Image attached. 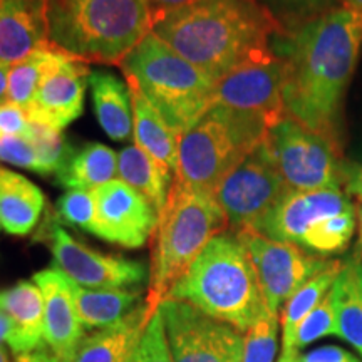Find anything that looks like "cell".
<instances>
[{
	"instance_id": "1",
	"label": "cell",
	"mask_w": 362,
	"mask_h": 362,
	"mask_svg": "<svg viewBox=\"0 0 362 362\" xmlns=\"http://www.w3.org/2000/svg\"><path fill=\"white\" fill-rule=\"evenodd\" d=\"M272 47L285 61L287 116L339 143L344 96L362 54V12L337 7L275 35Z\"/></svg>"
},
{
	"instance_id": "2",
	"label": "cell",
	"mask_w": 362,
	"mask_h": 362,
	"mask_svg": "<svg viewBox=\"0 0 362 362\" xmlns=\"http://www.w3.org/2000/svg\"><path fill=\"white\" fill-rule=\"evenodd\" d=\"M153 34L218 81L285 33L260 0H193L153 16Z\"/></svg>"
},
{
	"instance_id": "3",
	"label": "cell",
	"mask_w": 362,
	"mask_h": 362,
	"mask_svg": "<svg viewBox=\"0 0 362 362\" xmlns=\"http://www.w3.org/2000/svg\"><path fill=\"white\" fill-rule=\"evenodd\" d=\"M168 298L188 302L242 332L269 312L250 253L233 230L210 240Z\"/></svg>"
},
{
	"instance_id": "4",
	"label": "cell",
	"mask_w": 362,
	"mask_h": 362,
	"mask_svg": "<svg viewBox=\"0 0 362 362\" xmlns=\"http://www.w3.org/2000/svg\"><path fill=\"white\" fill-rule=\"evenodd\" d=\"M230 228L214 193L188 187L175 176L151 235V270L144 304L155 315L211 238Z\"/></svg>"
},
{
	"instance_id": "5",
	"label": "cell",
	"mask_w": 362,
	"mask_h": 362,
	"mask_svg": "<svg viewBox=\"0 0 362 362\" xmlns=\"http://www.w3.org/2000/svg\"><path fill=\"white\" fill-rule=\"evenodd\" d=\"M49 37L71 57L119 67L153 29L146 0H47Z\"/></svg>"
},
{
	"instance_id": "6",
	"label": "cell",
	"mask_w": 362,
	"mask_h": 362,
	"mask_svg": "<svg viewBox=\"0 0 362 362\" xmlns=\"http://www.w3.org/2000/svg\"><path fill=\"white\" fill-rule=\"evenodd\" d=\"M121 71L133 76L143 94L181 136L214 106L216 81L149 33L128 54Z\"/></svg>"
},
{
	"instance_id": "7",
	"label": "cell",
	"mask_w": 362,
	"mask_h": 362,
	"mask_svg": "<svg viewBox=\"0 0 362 362\" xmlns=\"http://www.w3.org/2000/svg\"><path fill=\"white\" fill-rule=\"evenodd\" d=\"M267 131L269 126L259 116L211 106L180 136L175 176L188 187L214 193L264 143Z\"/></svg>"
},
{
	"instance_id": "8",
	"label": "cell",
	"mask_w": 362,
	"mask_h": 362,
	"mask_svg": "<svg viewBox=\"0 0 362 362\" xmlns=\"http://www.w3.org/2000/svg\"><path fill=\"white\" fill-rule=\"evenodd\" d=\"M264 148L288 188L300 192L342 189L346 160L341 144L291 116L269 128Z\"/></svg>"
},
{
	"instance_id": "9",
	"label": "cell",
	"mask_w": 362,
	"mask_h": 362,
	"mask_svg": "<svg viewBox=\"0 0 362 362\" xmlns=\"http://www.w3.org/2000/svg\"><path fill=\"white\" fill-rule=\"evenodd\" d=\"M158 312L173 362H242V330L175 298H165Z\"/></svg>"
},
{
	"instance_id": "10",
	"label": "cell",
	"mask_w": 362,
	"mask_h": 362,
	"mask_svg": "<svg viewBox=\"0 0 362 362\" xmlns=\"http://www.w3.org/2000/svg\"><path fill=\"white\" fill-rule=\"evenodd\" d=\"M287 189L262 143L215 188L214 197L228 218L230 230L238 232L255 228Z\"/></svg>"
},
{
	"instance_id": "11",
	"label": "cell",
	"mask_w": 362,
	"mask_h": 362,
	"mask_svg": "<svg viewBox=\"0 0 362 362\" xmlns=\"http://www.w3.org/2000/svg\"><path fill=\"white\" fill-rule=\"evenodd\" d=\"M235 233L250 253L267 309L274 315H279L284 302L302 285L330 265L329 260L309 255L296 243L272 240L253 228H243Z\"/></svg>"
},
{
	"instance_id": "12",
	"label": "cell",
	"mask_w": 362,
	"mask_h": 362,
	"mask_svg": "<svg viewBox=\"0 0 362 362\" xmlns=\"http://www.w3.org/2000/svg\"><path fill=\"white\" fill-rule=\"evenodd\" d=\"M285 61L272 49L270 52L243 62L237 69L216 81L214 106L250 112L262 117L272 128L282 121Z\"/></svg>"
},
{
	"instance_id": "13",
	"label": "cell",
	"mask_w": 362,
	"mask_h": 362,
	"mask_svg": "<svg viewBox=\"0 0 362 362\" xmlns=\"http://www.w3.org/2000/svg\"><path fill=\"white\" fill-rule=\"evenodd\" d=\"M49 240L56 269L81 287L126 288L143 284L149 277L141 262L90 250L56 223L51 225Z\"/></svg>"
},
{
	"instance_id": "14",
	"label": "cell",
	"mask_w": 362,
	"mask_h": 362,
	"mask_svg": "<svg viewBox=\"0 0 362 362\" xmlns=\"http://www.w3.org/2000/svg\"><path fill=\"white\" fill-rule=\"evenodd\" d=\"M99 238L126 248H139L155 232L158 211L138 189L119 178L93 189Z\"/></svg>"
},
{
	"instance_id": "15",
	"label": "cell",
	"mask_w": 362,
	"mask_h": 362,
	"mask_svg": "<svg viewBox=\"0 0 362 362\" xmlns=\"http://www.w3.org/2000/svg\"><path fill=\"white\" fill-rule=\"evenodd\" d=\"M354 210L351 198L342 189H300L288 188L272 210L253 230L279 242L300 247L307 230L327 216Z\"/></svg>"
},
{
	"instance_id": "16",
	"label": "cell",
	"mask_w": 362,
	"mask_h": 362,
	"mask_svg": "<svg viewBox=\"0 0 362 362\" xmlns=\"http://www.w3.org/2000/svg\"><path fill=\"white\" fill-rule=\"evenodd\" d=\"M86 62L66 56L44 76L27 115L30 121L64 129L83 112L86 83L89 81Z\"/></svg>"
},
{
	"instance_id": "17",
	"label": "cell",
	"mask_w": 362,
	"mask_h": 362,
	"mask_svg": "<svg viewBox=\"0 0 362 362\" xmlns=\"http://www.w3.org/2000/svg\"><path fill=\"white\" fill-rule=\"evenodd\" d=\"M44 296V341L62 362H71L79 342L83 329L71 280L57 269H47L34 275Z\"/></svg>"
},
{
	"instance_id": "18",
	"label": "cell",
	"mask_w": 362,
	"mask_h": 362,
	"mask_svg": "<svg viewBox=\"0 0 362 362\" xmlns=\"http://www.w3.org/2000/svg\"><path fill=\"white\" fill-rule=\"evenodd\" d=\"M51 44L47 0H0V64L13 66Z\"/></svg>"
},
{
	"instance_id": "19",
	"label": "cell",
	"mask_w": 362,
	"mask_h": 362,
	"mask_svg": "<svg viewBox=\"0 0 362 362\" xmlns=\"http://www.w3.org/2000/svg\"><path fill=\"white\" fill-rule=\"evenodd\" d=\"M153 315L146 304L79 342L71 362H128Z\"/></svg>"
},
{
	"instance_id": "20",
	"label": "cell",
	"mask_w": 362,
	"mask_h": 362,
	"mask_svg": "<svg viewBox=\"0 0 362 362\" xmlns=\"http://www.w3.org/2000/svg\"><path fill=\"white\" fill-rule=\"evenodd\" d=\"M0 309L11 317L7 339L13 354H24L44 346V296L35 282H19L0 292Z\"/></svg>"
},
{
	"instance_id": "21",
	"label": "cell",
	"mask_w": 362,
	"mask_h": 362,
	"mask_svg": "<svg viewBox=\"0 0 362 362\" xmlns=\"http://www.w3.org/2000/svg\"><path fill=\"white\" fill-rule=\"evenodd\" d=\"M123 74L129 89L131 106H133L134 144L155 160L165 163L176 173L180 136L166 123L160 111L148 101L133 76L128 72H123Z\"/></svg>"
},
{
	"instance_id": "22",
	"label": "cell",
	"mask_w": 362,
	"mask_h": 362,
	"mask_svg": "<svg viewBox=\"0 0 362 362\" xmlns=\"http://www.w3.org/2000/svg\"><path fill=\"white\" fill-rule=\"evenodd\" d=\"M44 193L33 181L0 168V226L11 235H27L44 210Z\"/></svg>"
},
{
	"instance_id": "23",
	"label": "cell",
	"mask_w": 362,
	"mask_h": 362,
	"mask_svg": "<svg viewBox=\"0 0 362 362\" xmlns=\"http://www.w3.org/2000/svg\"><path fill=\"white\" fill-rule=\"evenodd\" d=\"M336 315V336L362 356V264L357 255L344 262L329 291Z\"/></svg>"
},
{
	"instance_id": "24",
	"label": "cell",
	"mask_w": 362,
	"mask_h": 362,
	"mask_svg": "<svg viewBox=\"0 0 362 362\" xmlns=\"http://www.w3.org/2000/svg\"><path fill=\"white\" fill-rule=\"evenodd\" d=\"M89 84L94 111L104 133L116 141L128 139L133 134V106L128 86L103 71H90Z\"/></svg>"
},
{
	"instance_id": "25",
	"label": "cell",
	"mask_w": 362,
	"mask_h": 362,
	"mask_svg": "<svg viewBox=\"0 0 362 362\" xmlns=\"http://www.w3.org/2000/svg\"><path fill=\"white\" fill-rule=\"evenodd\" d=\"M117 178L144 194L160 214L168 198L175 171L134 144L117 155Z\"/></svg>"
},
{
	"instance_id": "26",
	"label": "cell",
	"mask_w": 362,
	"mask_h": 362,
	"mask_svg": "<svg viewBox=\"0 0 362 362\" xmlns=\"http://www.w3.org/2000/svg\"><path fill=\"white\" fill-rule=\"evenodd\" d=\"M76 309L84 327H107L124 319L138 305L141 293L124 288H86L71 280Z\"/></svg>"
},
{
	"instance_id": "27",
	"label": "cell",
	"mask_w": 362,
	"mask_h": 362,
	"mask_svg": "<svg viewBox=\"0 0 362 362\" xmlns=\"http://www.w3.org/2000/svg\"><path fill=\"white\" fill-rule=\"evenodd\" d=\"M117 180V155L110 146L90 143L71 156L57 173V183L66 189H96Z\"/></svg>"
},
{
	"instance_id": "28",
	"label": "cell",
	"mask_w": 362,
	"mask_h": 362,
	"mask_svg": "<svg viewBox=\"0 0 362 362\" xmlns=\"http://www.w3.org/2000/svg\"><path fill=\"white\" fill-rule=\"evenodd\" d=\"M342 262H330L327 269L314 275L309 282L302 285L293 296L285 302V307L282 310V342L284 351L282 352H296L293 347V341H296V332L302 320L315 309L324 297L327 296L330 287H332L334 280L337 279L339 270H341Z\"/></svg>"
},
{
	"instance_id": "29",
	"label": "cell",
	"mask_w": 362,
	"mask_h": 362,
	"mask_svg": "<svg viewBox=\"0 0 362 362\" xmlns=\"http://www.w3.org/2000/svg\"><path fill=\"white\" fill-rule=\"evenodd\" d=\"M66 56L69 54L62 52L61 49L51 44L47 47L30 52L22 61L11 66L8 69V103L16 104L25 111L29 110L44 76Z\"/></svg>"
},
{
	"instance_id": "30",
	"label": "cell",
	"mask_w": 362,
	"mask_h": 362,
	"mask_svg": "<svg viewBox=\"0 0 362 362\" xmlns=\"http://www.w3.org/2000/svg\"><path fill=\"white\" fill-rule=\"evenodd\" d=\"M354 232L356 210L344 211V214L327 216L312 225L302 238L300 247L314 253H320V255L341 253L349 245Z\"/></svg>"
},
{
	"instance_id": "31",
	"label": "cell",
	"mask_w": 362,
	"mask_h": 362,
	"mask_svg": "<svg viewBox=\"0 0 362 362\" xmlns=\"http://www.w3.org/2000/svg\"><path fill=\"white\" fill-rule=\"evenodd\" d=\"M285 30H293L322 13L342 7L341 0H260Z\"/></svg>"
},
{
	"instance_id": "32",
	"label": "cell",
	"mask_w": 362,
	"mask_h": 362,
	"mask_svg": "<svg viewBox=\"0 0 362 362\" xmlns=\"http://www.w3.org/2000/svg\"><path fill=\"white\" fill-rule=\"evenodd\" d=\"M279 349V315L267 312L245 332L242 362H274Z\"/></svg>"
},
{
	"instance_id": "33",
	"label": "cell",
	"mask_w": 362,
	"mask_h": 362,
	"mask_svg": "<svg viewBox=\"0 0 362 362\" xmlns=\"http://www.w3.org/2000/svg\"><path fill=\"white\" fill-rule=\"evenodd\" d=\"M57 215L66 223L79 226L99 237L96 198L93 189H67L57 202Z\"/></svg>"
},
{
	"instance_id": "34",
	"label": "cell",
	"mask_w": 362,
	"mask_h": 362,
	"mask_svg": "<svg viewBox=\"0 0 362 362\" xmlns=\"http://www.w3.org/2000/svg\"><path fill=\"white\" fill-rule=\"evenodd\" d=\"M336 315H334L332 302H330V296L324 297V300L310 312L309 315L302 320L296 332V341H293V347L296 351L300 347L309 346L317 339L325 336H336Z\"/></svg>"
},
{
	"instance_id": "35",
	"label": "cell",
	"mask_w": 362,
	"mask_h": 362,
	"mask_svg": "<svg viewBox=\"0 0 362 362\" xmlns=\"http://www.w3.org/2000/svg\"><path fill=\"white\" fill-rule=\"evenodd\" d=\"M0 161L39 175H49L37 148L27 136H0Z\"/></svg>"
},
{
	"instance_id": "36",
	"label": "cell",
	"mask_w": 362,
	"mask_h": 362,
	"mask_svg": "<svg viewBox=\"0 0 362 362\" xmlns=\"http://www.w3.org/2000/svg\"><path fill=\"white\" fill-rule=\"evenodd\" d=\"M128 362H173L165 336V325L160 312L153 315L141 341Z\"/></svg>"
},
{
	"instance_id": "37",
	"label": "cell",
	"mask_w": 362,
	"mask_h": 362,
	"mask_svg": "<svg viewBox=\"0 0 362 362\" xmlns=\"http://www.w3.org/2000/svg\"><path fill=\"white\" fill-rule=\"evenodd\" d=\"M30 117L25 110L12 103L0 106V136H27Z\"/></svg>"
},
{
	"instance_id": "38",
	"label": "cell",
	"mask_w": 362,
	"mask_h": 362,
	"mask_svg": "<svg viewBox=\"0 0 362 362\" xmlns=\"http://www.w3.org/2000/svg\"><path fill=\"white\" fill-rule=\"evenodd\" d=\"M344 193L349 198L361 202L362 205V163L346 161L344 165Z\"/></svg>"
},
{
	"instance_id": "39",
	"label": "cell",
	"mask_w": 362,
	"mask_h": 362,
	"mask_svg": "<svg viewBox=\"0 0 362 362\" xmlns=\"http://www.w3.org/2000/svg\"><path fill=\"white\" fill-rule=\"evenodd\" d=\"M300 362H356L357 359L347 351L337 346H325L322 349H315L312 352L298 357Z\"/></svg>"
},
{
	"instance_id": "40",
	"label": "cell",
	"mask_w": 362,
	"mask_h": 362,
	"mask_svg": "<svg viewBox=\"0 0 362 362\" xmlns=\"http://www.w3.org/2000/svg\"><path fill=\"white\" fill-rule=\"evenodd\" d=\"M13 362H62L52 351H47V347L42 346L39 349L24 352V354H17Z\"/></svg>"
},
{
	"instance_id": "41",
	"label": "cell",
	"mask_w": 362,
	"mask_h": 362,
	"mask_svg": "<svg viewBox=\"0 0 362 362\" xmlns=\"http://www.w3.org/2000/svg\"><path fill=\"white\" fill-rule=\"evenodd\" d=\"M146 2H148L149 8H151L153 16H155V13L171 11V8L185 6V4L193 2V0H146Z\"/></svg>"
},
{
	"instance_id": "42",
	"label": "cell",
	"mask_w": 362,
	"mask_h": 362,
	"mask_svg": "<svg viewBox=\"0 0 362 362\" xmlns=\"http://www.w3.org/2000/svg\"><path fill=\"white\" fill-rule=\"evenodd\" d=\"M8 69L11 66L0 64V106L8 103Z\"/></svg>"
},
{
	"instance_id": "43",
	"label": "cell",
	"mask_w": 362,
	"mask_h": 362,
	"mask_svg": "<svg viewBox=\"0 0 362 362\" xmlns=\"http://www.w3.org/2000/svg\"><path fill=\"white\" fill-rule=\"evenodd\" d=\"M11 332H12L11 317H8L6 312L0 309V342H4V341L7 342V339H8V336H11Z\"/></svg>"
},
{
	"instance_id": "44",
	"label": "cell",
	"mask_w": 362,
	"mask_h": 362,
	"mask_svg": "<svg viewBox=\"0 0 362 362\" xmlns=\"http://www.w3.org/2000/svg\"><path fill=\"white\" fill-rule=\"evenodd\" d=\"M342 6L347 8H352V11L362 12V0H341Z\"/></svg>"
},
{
	"instance_id": "45",
	"label": "cell",
	"mask_w": 362,
	"mask_h": 362,
	"mask_svg": "<svg viewBox=\"0 0 362 362\" xmlns=\"http://www.w3.org/2000/svg\"><path fill=\"white\" fill-rule=\"evenodd\" d=\"M298 351L296 352H282V357H280L279 362H300L298 361Z\"/></svg>"
},
{
	"instance_id": "46",
	"label": "cell",
	"mask_w": 362,
	"mask_h": 362,
	"mask_svg": "<svg viewBox=\"0 0 362 362\" xmlns=\"http://www.w3.org/2000/svg\"><path fill=\"white\" fill-rule=\"evenodd\" d=\"M0 362H11L8 361V357H7V352L2 349V347H0Z\"/></svg>"
},
{
	"instance_id": "47",
	"label": "cell",
	"mask_w": 362,
	"mask_h": 362,
	"mask_svg": "<svg viewBox=\"0 0 362 362\" xmlns=\"http://www.w3.org/2000/svg\"><path fill=\"white\" fill-rule=\"evenodd\" d=\"M356 158H357L356 161H361V163H362V148L359 149V151H357V156H356Z\"/></svg>"
},
{
	"instance_id": "48",
	"label": "cell",
	"mask_w": 362,
	"mask_h": 362,
	"mask_svg": "<svg viewBox=\"0 0 362 362\" xmlns=\"http://www.w3.org/2000/svg\"><path fill=\"white\" fill-rule=\"evenodd\" d=\"M361 245H362V235H361Z\"/></svg>"
},
{
	"instance_id": "49",
	"label": "cell",
	"mask_w": 362,
	"mask_h": 362,
	"mask_svg": "<svg viewBox=\"0 0 362 362\" xmlns=\"http://www.w3.org/2000/svg\"><path fill=\"white\" fill-rule=\"evenodd\" d=\"M356 362H359V361H356Z\"/></svg>"
},
{
	"instance_id": "50",
	"label": "cell",
	"mask_w": 362,
	"mask_h": 362,
	"mask_svg": "<svg viewBox=\"0 0 362 362\" xmlns=\"http://www.w3.org/2000/svg\"><path fill=\"white\" fill-rule=\"evenodd\" d=\"M0 228H2V226H0Z\"/></svg>"
}]
</instances>
